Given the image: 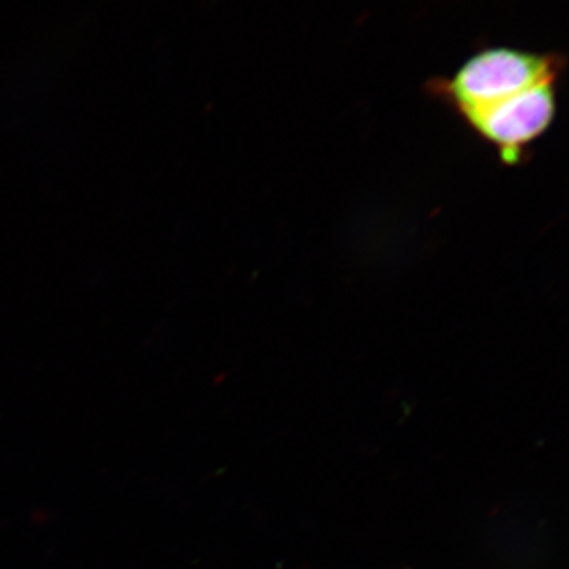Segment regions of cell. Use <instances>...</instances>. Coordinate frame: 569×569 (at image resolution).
<instances>
[{
	"instance_id": "1",
	"label": "cell",
	"mask_w": 569,
	"mask_h": 569,
	"mask_svg": "<svg viewBox=\"0 0 569 569\" xmlns=\"http://www.w3.org/2000/svg\"><path fill=\"white\" fill-rule=\"evenodd\" d=\"M563 56L492 47L475 52L451 77L427 81L426 92L460 119L526 91L538 82L561 78Z\"/></svg>"
},
{
	"instance_id": "2",
	"label": "cell",
	"mask_w": 569,
	"mask_h": 569,
	"mask_svg": "<svg viewBox=\"0 0 569 569\" xmlns=\"http://www.w3.org/2000/svg\"><path fill=\"white\" fill-rule=\"evenodd\" d=\"M560 78H550L526 91L490 104L462 119L471 132L488 142L501 163L516 167L526 162L531 144L545 137L559 107Z\"/></svg>"
}]
</instances>
